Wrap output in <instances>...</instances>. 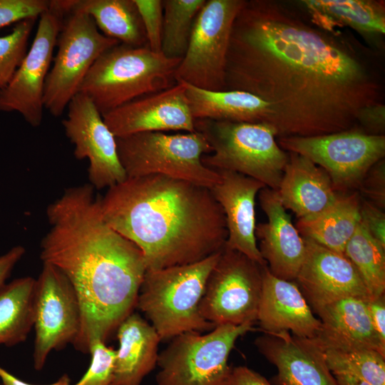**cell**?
<instances>
[{
    "mask_svg": "<svg viewBox=\"0 0 385 385\" xmlns=\"http://www.w3.org/2000/svg\"><path fill=\"white\" fill-rule=\"evenodd\" d=\"M218 183L210 188L221 206L226 222L225 248L238 251L261 266H267L257 245L255 199L266 186L246 175L225 170H215Z\"/></svg>",
    "mask_w": 385,
    "mask_h": 385,
    "instance_id": "obj_19",
    "label": "cell"
},
{
    "mask_svg": "<svg viewBox=\"0 0 385 385\" xmlns=\"http://www.w3.org/2000/svg\"><path fill=\"white\" fill-rule=\"evenodd\" d=\"M367 307L374 329L385 344V295L370 299Z\"/></svg>",
    "mask_w": 385,
    "mask_h": 385,
    "instance_id": "obj_41",
    "label": "cell"
},
{
    "mask_svg": "<svg viewBox=\"0 0 385 385\" xmlns=\"http://www.w3.org/2000/svg\"><path fill=\"white\" fill-rule=\"evenodd\" d=\"M360 201L357 191L338 192L333 205L313 218L298 220L296 227L302 237L344 254L360 222Z\"/></svg>",
    "mask_w": 385,
    "mask_h": 385,
    "instance_id": "obj_27",
    "label": "cell"
},
{
    "mask_svg": "<svg viewBox=\"0 0 385 385\" xmlns=\"http://www.w3.org/2000/svg\"><path fill=\"white\" fill-rule=\"evenodd\" d=\"M267 222L256 225L259 250L275 277L294 281L305 255V243L291 216L282 205L277 190L267 187L258 193Z\"/></svg>",
    "mask_w": 385,
    "mask_h": 385,
    "instance_id": "obj_20",
    "label": "cell"
},
{
    "mask_svg": "<svg viewBox=\"0 0 385 385\" xmlns=\"http://www.w3.org/2000/svg\"><path fill=\"white\" fill-rule=\"evenodd\" d=\"M296 4L314 21L320 19L324 27L345 26L369 38L385 34L384 1L302 0Z\"/></svg>",
    "mask_w": 385,
    "mask_h": 385,
    "instance_id": "obj_26",
    "label": "cell"
},
{
    "mask_svg": "<svg viewBox=\"0 0 385 385\" xmlns=\"http://www.w3.org/2000/svg\"><path fill=\"white\" fill-rule=\"evenodd\" d=\"M258 351L277 368L273 385H338L322 348L314 339L290 332L264 333L255 341Z\"/></svg>",
    "mask_w": 385,
    "mask_h": 385,
    "instance_id": "obj_18",
    "label": "cell"
},
{
    "mask_svg": "<svg viewBox=\"0 0 385 385\" xmlns=\"http://www.w3.org/2000/svg\"><path fill=\"white\" fill-rule=\"evenodd\" d=\"M356 127L369 135L385 133V105L379 103L361 108L356 117Z\"/></svg>",
    "mask_w": 385,
    "mask_h": 385,
    "instance_id": "obj_39",
    "label": "cell"
},
{
    "mask_svg": "<svg viewBox=\"0 0 385 385\" xmlns=\"http://www.w3.org/2000/svg\"><path fill=\"white\" fill-rule=\"evenodd\" d=\"M102 217L142 251L147 270L185 265L222 251L227 230L210 190L160 175L127 178L99 198Z\"/></svg>",
    "mask_w": 385,
    "mask_h": 385,
    "instance_id": "obj_3",
    "label": "cell"
},
{
    "mask_svg": "<svg viewBox=\"0 0 385 385\" xmlns=\"http://www.w3.org/2000/svg\"><path fill=\"white\" fill-rule=\"evenodd\" d=\"M206 0H164L161 53L182 59L187 51L195 19Z\"/></svg>",
    "mask_w": 385,
    "mask_h": 385,
    "instance_id": "obj_32",
    "label": "cell"
},
{
    "mask_svg": "<svg viewBox=\"0 0 385 385\" xmlns=\"http://www.w3.org/2000/svg\"><path fill=\"white\" fill-rule=\"evenodd\" d=\"M34 365L41 370L53 350L73 344L81 326V311L75 290L56 267L43 263L36 279Z\"/></svg>",
    "mask_w": 385,
    "mask_h": 385,
    "instance_id": "obj_14",
    "label": "cell"
},
{
    "mask_svg": "<svg viewBox=\"0 0 385 385\" xmlns=\"http://www.w3.org/2000/svg\"><path fill=\"white\" fill-rule=\"evenodd\" d=\"M194 119L233 122L267 123L272 119L269 105L245 91H212L180 82Z\"/></svg>",
    "mask_w": 385,
    "mask_h": 385,
    "instance_id": "obj_25",
    "label": "cell"
},
{
    "mask_svg": "<svg viewBox=\"0 0 385 385\" xmlns=\"http://www.w3.org/2000/svg\"><path fill=\"white\" fill-rule=\"evenodd\" d=\"M225 90L269 105L277 138L356 128L359 111L384 103L382 67L352 34L324 27L296 3L245 0L231 31Z\"/></svg>",
    "mask_w": 385,
    "mask_h": 385,
    "instance_id": "obj_1",
    "label": "cell"
},
{
    "mask_svg": "<svg viewBox=\"0 0 385 385\" xmlns=\"http://www.w3.org/2000/svg\"><path fill=\"white\" fill-rule=\"evenodd\" d=\"M120 161L127 178L160 175L207 188L219 183L217 170L202 162L212 148L199 132L167 134L145 132L116 138Z\"/></svg>",
    "mask_w": 385,
    "mask_h": 385,
    "instance_id": "obj_7",
    "label": "cell"
},
{
    "mask_svg": "<svg viewBox=\"0 0 385 385\" xmlns=\"http://www.w3.org/2000/svg\"><path fill=\"white\" fill-rule=\"evenodd\" d=\"M67 107V117L62 125L74 145L76 158L88 160L89 184L101 190L126 180L118 154L116 137L90 98L78 92Z\"/></svg>",
    "mask_w": 385,
    "mask_h": 385,
    "instance_id": "obj_15",
    "label": "cell"
},
{
    "mask_svg": "<svg viewBox=\"0 0 385 385\" xmlns=\"http://www.w3.org/2000/svg\"><path fill=\"white\" fill-rule=\"evenodd\" d=\"M263 267L244 254L224 247L199 304L202 317L215 327L254 324L262 294Z\"/></svg>",
    "mask_w": 385,
    "mask_h": 385,
    "instance_id": "obj_12",
    "label": "cell"
},
{
    "mask_svg": "<svg viewBox=\"0 0 385 385\" xmlns=\"http://www.w3.org/2000/svg\"><path fill=\"white\" fill-rule=\"evenodd\" d=\"M344 255L356 270L371 299L385 292V248L359 222Z\"/></svg>",
    "mask_w": 385,
    "mask_h": 385,
    "instance_id": "obj_31",
    "label": "cell"
},
{
    "mask_svg": "<svg viewBox=\"0 0 385 385\" xmlns=\"http://www.w3.org/2000/svg\"><path fill=\"white\" fill-rule=\"evenodd\" d=\"M90 366L83 377L73 385H111L113 379L115 350L97 341L90 347Z\"/></svg>",
    "mask_w": 385,
    "mask_h": 385,
    "instance_id": "obj_34",
    "label": "cell"
},
{
    "mask_svg": "<svg viewBox=\"0 0 385 385\" xmlns=\"http://www.w3.org/2000/svg\"><path fill=\"white\" fill-rule=\"evenodd\" d=\"M338 385H372L365 380L349 374H334Z\"/></svg>",
    "mask_w": 385,
    "mask_h": 385,
    "instance_id": "obj_44",
    "label": "cell"
},
{
    "mask_svg": "<svg viewBox=\"0 0 385 385\" xmlns=\"http://www.w3.org/2000/svg\"><path fill=\"white\" fill-rule=\"evenodd\" d=\"M194 125L212 148L202 157L206 167L235 172L277 190L289 153L271 125L210 119H195Z\"/></svg>",
    "mask_w": 385,
    "mask_h": 385,
    "instance_id": "obj_6",
    "label": "cell"
},
{
    "mask_svg": "<svg viewBox=\"0 0 385 385\" xmlns=\"http://www.w3.org/2000/svg\"><path fill=\"white\" fill-rule=\"evenodd\" d=\"M181 60L168 58L148 45L135 47L120 43L98 58L78 92L90 98L103 115L175 85V73Z\"/></svg>",
    "mask_w": 385,
    "mask_h": 385,
    "instance_id": "obj_4",
    "label": "cell"
},
{
    "mask_svg": "<svg viewBox=\"0 0 385 385\" xmlns=\"http://www.w3.org/2000/svg\"><path fill=\"white\" fill-rule=\"evenodd\" d=\"M304 240L305 255L294 282L312 310L347 297L371 299L356 270L343 253Z\"/></svg>",
    "mask_w": 385,
    "mask_h": 385,
    "instance_id": "obj_17",
    "label": "cell"
},
{
    "mask_svg": "<svg viewBox=\"0 0 385 385\" xmlns=\"http://www.w3.org/2000/svg\"><path fill=\"white\" fill-rule=\"evenodd\" d=\"M245 0H206L198 13L175 79L201 89L225 90V66L235 19Z\"/></svg>",
    "mask_w": 385,
    "mask_h": 385,
    "instance_id": "obj_11",
    "label": "cell"
},
{
    "mask_svg": "<svg viewBox=\"0 0 385 385\" xmlns=\"http://www.w3.org/2000/svg\"><path fill=\"white\" fill-rule=\"evenodd\" d=\"M102 117L116 138L145 132H195V119L181 83L138 98Z\"/></svg>",
    "mask_w": 385,
    "mask_h": 385,
    "instance_id": "obj_16",
    "label": "cell"
},
{
    "mask_svg": "<svg viewBox=\"0 0 385 385\" xmlns=\"http://www.w3.org/2000/svg\"><path fill=\"white\" fill-rule=\"evenodd\" d=\"M257 321L264 333L287 332L305 339L317 337L322 327L296 283L275 277L267 266L262 270Z\"/></svg>",
    "mask_w": 385,
    "mask_h": 385,
    "instance_id": "obj_21",
    "label": "cell"
},
{
    "mask_svg": "<svg viewBox=\"0 0 385 385\" xmlns=\"http://www.w3.org/2000/svg\"><path fill=\"white\" fill-rule=\"evenodd\" d=\"M252 323L215 326L209 333L186 332L158 354V385H223L228 357L237 339L254 330Z\"/></svg>",
    "mask_w": 385,
    "mask_h": 385,
    "instance_id": "obj_8",
    "label": "cell"
},
{
    "mask_svg": "<svg viewBox=\"0 0 385 385\" xmlns=\"http://www.w3.org/2000/svg\"><path fill=\"white\" fill-rule=\"evenodd\" d=\"M362 198L379 208H385V160L376 163L368 170L358 190Z\"/></svg>",
    "mask_w": 385,
    "mask_h": 385,
    "instance_id": "obj_37",
    "label": "cell"
},
{
    "mask_svg": "<svg viewBox=\"0 0 385 385\" xmlns=\"http://www.w3.org/2000/svg\"><path fill=\"white\" fill-rule=\"evenodd\" d=\"M220 253L189 265L146 270L136 307L150 320L161 341L186 332L215 328L202 317L199 304Z\"/></svg>",
    "mask_w": 385,
    "mask_h": 385,
    "instance_id": "obj_5",
    "label": "cell"
},
{
    "mask_svg": "<svg viewBox=\"0 0 385 385\" xmlns=\"http://www.w3.org/2000/svg\"><path fill=\"white\" fill-rule=\"evenodd\" d=\"M360 222L368 233L385 248V213L383 210L361 197Z\"/></svg>",
    "mask_w": 385,
    "mask_h": 385,
    "instance_id": "obj_38",
    "label": "cell"
},
{
    "mask_svg": "<svg viewBox=\"0 0 385 385\" xmlns=\"http://www.w3.org/2000/svg\"><path fill=\"white\" fill-rule=\"evenodd\" d=\"M49 7L46 0H0V28L26 19H36Z\"/></svg>",
    "mask_w": 385,
    "mask_h": 385,
    "instance_id": "obj_36",
    "label": "cell"
},
{
    "mask_svg": "<svg viewBox=\"0 0 385 385\" xmlns=\"http://www.w3.org/2000/svg\"><path fill=\"white\" fill-rule=\"evenodd\" d=\"M116 330L119 347L111 385H140L157 365L160 338L151 324L134 312Z\"/></svg>",
    "mask_w": 385,
    "mask_h": 385,
    "instance_id": "obj_24",
    "label": "cell"
},
{
    "mask_svg": "<svg viewBox=\"0 0 385 385\" xmlns=\"http://www.w3.org/2000/svg\"><path fill=\"white\" fill-rule=\"evenodd\" d=\"M151 51L161 53L163 7L161 0H134Z\"/></svg>",
    "mask_w": 385,
    "mask_h": 385,
    "instance_id": "obj_35",
    "label": "cell"
},
{
    "mask_svg": "<svg viewBox=\"0 0 385 385\" xmlns=\"http://www.w3.org/2000/svg\"><path fill=\"white\" fill-rule=\"evenodd\" d=\"M118 43L103 35L88 14L73 5L57 38V51L44 86V108L55 117L61 115L98 58Z\"/></svg>",
    "mask_w": 385,
    "mask_h": 385,
    "instance_id": "obj_9",
    "label": "cell"
},
{
    "mask_svg": "<svg viewBox=\"0 0 385 385\" xmlns=\"http://www.w3.org/2000/svg\"><path fill=\"white\" fill-rule=\"evenodd\" d=\"M36 279L17 278L0 289V345L26 340L34 323Z\"/></svg>",
    "mask_w": 385,
    "mask_h": 385,
    "instance_id": "obj_29",
    "label": "cell"
},
{
    "mask_svg": "<svg viewBox=\"0 0 385 385\" xmlns=\"http://www.w3.org/2000/svg\"><path fill=\"white\" fill-rule=\"evenodd\" d=\"M316 342L333 374H349L372 385H385V354L364 346Z\"/></svg>",
    "mask_w": 385,
    "mask_h": 385,
    "instance_id": "obj_30",
    "label": "cell"
},
{
    "mask_svg": "<svg viewBox=\"0 0 385 385\" xmlns=\"http://www.w3.org/2000/svg\"><path fill=\"white\" fill-rule=\"evenodd\" d=\"M26 250L21 245L11 248L4 254L0 255V289L6 284L16 265L22 258Z\"/></svg>",
    "mask_w": 385,
    "mask_h": 385,
    "instance_id": "obj_42",
    "label": "cell"
},
{
    "mask_svg": "<svg viewBox=\"0 0 385 385\" xmlns=\"http://www.w3.org/2000/svg\"><path fill=\"white\" fill-rule=\"evenodd\" d=\"M73 7L88 14L106 36L131 46L148 45L134 0H75Z\"/></svg>",
    "mask_w": 385,
    "mask_h": 385,
    "instance_id": "obj_28",
    "label": "cell"
},
{
    "mask_svg": "<svg viewBox=\"0 0 385 385\" xmlns=\"http://www.w3.org/2000/svg\"><path fill=\"white\" fill-rule=\"evenodd\" d=\"M223 385H273L258 372L246 366L230 369Z\"/></svg>",
    "mask_w": 385,
    "mask_h": 385,
    "instance_id": "obj_40",
    "label": "cell"
},
{
    "mask_svg": "<svg viewBox=\"0 0 385 385\" xmlns=\"http://www.w3.org/2000/svg\"><path fill=\"white\" fill-rule=\"evenodd\" d=\"M284 150L304 156L324 169L337 192L356 191L368 170L385 156V135H369L357 127L313 136L277 138Z\"/></svg>",
    "mask_w": 385,
    "mask_h": 385,
    "instance_id": "obj_10",
    "label": "cell"
},
{
    "mask_svg": "<svg viewBox=\"0 0 385 385\" xmlns=\"http://www.w3.org/2000/svg\"><path fill=\"white\" fill-rule=\"evenodd\" d=\"M50 228L41 242L43 263L59 270L73 286L81 311L73 346L88 354L106 342L136 307L147 270L142 251L103 220L94 188H67L48 205Z\"/></svg>",
    "mask_w": 385,
    "mask_h": 385,
    "instance_id": "obj_2",
    "label": "cell"
},
{
    "mask_svg": "<svg viewBox=\"0 0 385 385\" xmlns=\"http://www.w3.org/2000/svg\"><path fill=\"white\" fill-rule=\"evenodd\" d=\"M289 159L277 190L286 210L298 220L313 218L336 201L335 190L327 173L304 156L288 153Z\"/></svg>",
    "mask_w": 385,
    "mask_h": 385,
    "instance_id": "obj_22",
    "label": "cell"
},
{
    "mask_svg": "<svg viewBox=\"0 0 385 385\" xmlns=\"http://www.w3.org/2000/svg\"><path fill=\"white\" fill-rule=\"evenodd\" d=\"M0 378L3 385H35L25 382L0 366ZM46 385H71L70 379L67 374H63L56 382Z\"/></svg>",
    "mask_w": 385,
    "mask_h": 385,
    "instance_id": "obj_43",
    "label": "cell"
},
{
    "mask_svg": "<svg viewBox=\"0 0 385 385\" xmlns=\"http://www.w3.org/2000/svg\"><path fill=\"white\" fill-rule=\"evenodd\" d=\"M367 301L347 297L313 309L322 323L320 332L314 339L321 344L360 346L385 354V344L374 329Z\"/></svg>",
    "mask_w": 385,
    "mask_h": 385,
    "instance_id": "obj_23",
    "label": "cell"
},
{
    "mask_svg": "<svg viewBox=\"0 0 385 385\" xmlns=\"http://www.w3.org/2000/svg\"><path fill=\"white\" fill-rule=\"evenodd\" d=\"M35 20L21 21L16 24L10 34L0 36V91L10 83L27 53Z\"/></svg>",
    "mask_w": 385,
    "mask_h": 385,
    "instance_id": "obj_33",
    "label": "cell"
},
{
    "mask_svg": "<svg viewBox=\"0 0 385 385\" xmlns=\"http://www.w3.org/2000/svg\"><path fill=\"white\" fill-rule=\"evenodd\" d=\"M67 14L61 0L49 1L48 9L39 16L31 48L10 83L0 91V111L17 112L30 125H41L44 86L57 38Z\"/></svg>",
    "mask_w": 385,
    "mask_h": 385,
    "instance_id": "obj_13",
    "label": "cell"
}]
</instances>
